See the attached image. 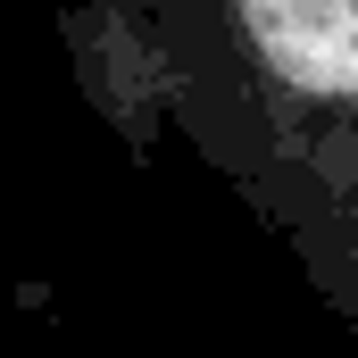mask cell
<instances>
[{"mask_svg":"<svg viewBox=\"0 0 358 358\" xmlns=\"http://www.w3.org/2000/svg\"><path fill=\"white\" fill-rule=\"evenodd\" d=\"M200 150L358 325V0H142Z\"/></svg>","mask_w":358,"mask_h":358,"instance_id":"1","label":"cell"}]
</instances>
